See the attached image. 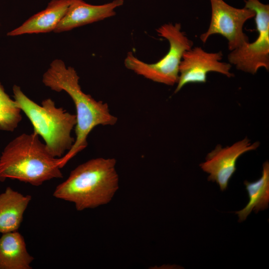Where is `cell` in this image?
<instances>
[{"label":"cell","instance_id":"1","mask_svg":"<svg viewBox=\"0 0 269 269\" xmlns=\"http://www.w3.org/2000/svg\"><path fill=\"white\" fill-rule=\"evenodd\" d=\"M79 79L73 67L67 66L63 61L58 59L50 63L42 76V82L46 87L53 91H64L68 94L76 111V138L71 149L60 158L61 168L87 146L88 136L95 127L113 126L118 120L110 113L107 103L96 100L82 90Z\"/></svg>","mask_w":269,"mask_h":269},{"label":"cell","instance_id":"2","mask_svg":"<svg viewBox=\"0 0 269 269\" xmlns=\"http://www.w3.org/2000/svg\"><path fill=\"white\" fill-rule=\"evenodd\" d=\"M114 158L98 157L83 163L55 188L53 196L71 202L78 211L107 204L119 188Z\"/></svg>","mask_w":269,"mask_h":269},{"label":"cell","instance_id":"3","mask_svg":"<svg viewBox=\"0 0 269 269\" xmlns=\"http://www.w3.org/2000/svg\"><path fill=\"white\" fill-rule=\"evenodd\" d=\"M60 158L53 156L36 134H22L10 141L0 157V181L6 179L38 186L63 177Z\"/></svg>","mask_w":269,"mask_h":269},{"label":"cell","instance_id":"4","mask_svg":"<svg viewBox=\"0 0 269 269\" xmlns=\"http://www.w3.org/2000/svg\"><path fill=\"white\" fill-rule=\"evenodd\" d=\"M14 100L30 121L33 133L42 137L50 153L62 157L72 147L75 139L71 132L76 124V115L58 108L50 98L38 105L28 98L20 87H12Z\"/></svg>","mask_w":269,"mask_h":269},{"label":"cell","instance_id":"5","mask_svg":"<svg viewBox=\"0 0 269 269\" xmlns=\"http://www.w3.org/2000/svg\"><path fill=\"white\" fill-rule=\"evenodd\" d=\"M156 31L158 36L168 41L169 46L167 53L156 62L147 63L129 52L124 60V65L127 69L147 79L173 86L178 82L183 55L192 47L193 42L181 31L180 23L164 24Z\"/></svg>","mask_w":269,"mask_h":269},{"label":"cell","instance_id":"6","mask_svg":"<svg viewBox=\"0 0 269 269\" xmlns=\"http://www.w3.org/2000/svg\"><path fill=\"white\" fill-rule=\"evenodd\" d=\"M244 1L245 7L255 13L258 37L254 41H247L231 51L228 60L238 70L254 75L260 68L269 70V5L259 0Z\"/></svg>","mask_w":269,"mask_h":269},{"label":"cell","instance_id":"7","mask_svg":"<svg viewBox=\"0 0 269 269\" xmlns=\"http://www.w3.org/2000/svg\"><path fill=\"white\" fill-rule=\"evenodd\" d=\"M211 14L208 28L200 36L203 43L214 34H219L228 41V47L231 51L249 41L248 36L244 32L245 23L254 18V10L244 7H233L223 0H209Z\"/></svg>","mask_w":269,"mask_h":269},{"label":"cell","instance_id":"8","mask_svg":"<svg viewBox=\"0 0 269 269\" xmlns=\"http://www.w3.org/2000/svg\"><path fill=\"white\" fill-rule=\"evenodd\" d=\"M222 58V51L208 52L199 46L186 51L180 64L175 93L189 83H206L207 75L210 72H217L229 78L234 76L231 72L232 65L221 61Z\"/></svg>","mask_w":269,"mask_h":269},{"label":"cell","instance_id":"9","mask_svg":"<svg viewBox=\"0 0 269 269\" xmlns=\"http://www.w3.org/2000/svg\"><path fill=\"white\" fill-rule=\"evenodd\" d=\"M260 146L259 141L253 143L247 137L239 140L231 146L223 147L220 144L208 153L205 161L199 166L209 174L208 180L215 182L223 191L236 170L238 159L244 153L254 150Z\"/></svg>","mask_w":269,"mask_h":269},{"label":"cell","instance_id":"10","mask_svg":"<svg viewBox=\"0 0 269 269\" xmlns=\"http://www.w3.org/2000/svg\"><path fill=\"white\" fill-rule=\"evenodd\" d=\"M124 2V0H113L105 4L93 5L83 0H72L54 32L69 31L113 16L116 13V9L123 5Z\"/></svg>","mask_w":269,"mask_h":269},{"label":"cell","instance_id":"11","mask_svg":"<svg viewBox=\"0 0 269 269\" xmlns=\"http://www.w3.org/2000/svg\"><path fill=\"white\" fill-rule=\"evenodd\" d=\"M72 0H51L46 7L7 33L9 36L53 31L65 14Z\"/></svg>","mask_w":269,"mask_h":269},{"label":"cell","instance_id":"12","mask_svg":"<svg viewBox=\"0 0 269 269\" xmlns=\"http://www.w3.org/2000/svg\"><path fill=\"white\" fill-rule=\"evenodd\" d=\"M31 196L7 187L0 194V233L17 231Z\"/></svg>","mask_w":269,"mask_h":269},{"label":"cell","instance_id":"13","mask_svg":"<svg viewBox=\"0 0 269 269\" xmlns=\"http://www.w3.org/2000/svg\"><path fill=\"white\" fill-rule=\"evenodd\" d=\"M0 237V269H31L34 258L27 252L23 237L17 231Z\"/></svg>","mask_w":269,"mask_h":269},{"label":"cell","instance_id":"14","mask_svg":"<svg viewBox=\"0 0 269 269\" xmlns=\"http://www.w3.org/2000/svg\"><path fill=\"white\" fill-rule=\"evenodd\" d=\"M249 196V202L242 210L236 212L239 222L245 221L251 212L257 213L269 207V163L265 161L263 164L261 177L257 181H244Z\"/></svg>","mask_w":269,"mask_h":269},{"label":"cell","instance_id":"15","mask_svg":"<svg viewBox=\"0 0 269 269\" xmlns=\"http://www.w3.org/2000/svg\"><path fill=\"white\" fill-rule=\"evenodd\" d=\"M21 110L0 82V130L13 132L22 120Z\"/></svg>","mask_w":269,"mask_h":269}]
</instances>
